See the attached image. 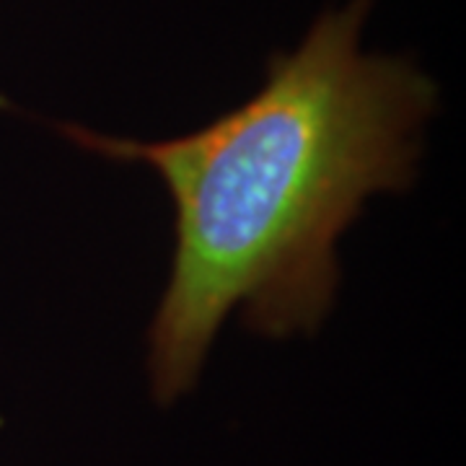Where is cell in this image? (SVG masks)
<instances>
[{"instance_id": "6da1fadb", "label": "cell", "mask_w": 466, "mask_h": 466, "mask_svg": "<svg viewBox=\"0 0 466 466\" xmlns=\"http://www.w3.org/2000/svg\"><path fill=\"white\" fill-rule=\"evenodd\" d=\"M373 0H348L275 52L265 81L195 133L127 140L60 125L76 146L150 167L174 202V257L148 329L156 401L187 394L223 321L272 339L317 332L334 306L337 241L368 198L417 177L433 78L363 50Z\"/></svg>"}]
</instances>
